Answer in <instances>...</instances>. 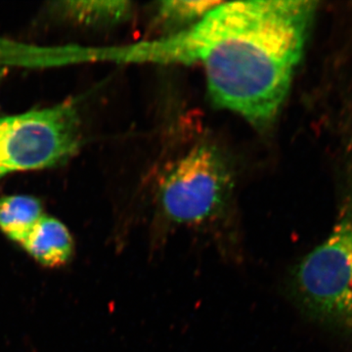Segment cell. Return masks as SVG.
<instances>
[{"mask_svg": "<svg viewBox=\"0 0 352 352\" xmlns=\"http://www.w3.org/2000/svg\"><path fill=\"white\" fill-rule=\"evenodd\" d=\"M232 190V173L219 150L210 144L192 148L160 180L152 249L164 245L173 229L208 230L222 221Z\"/></svg>", "mask_w": 352, "mask_h": 352, "instance_id": "cell-2", "label": "cell"}, {"mask_svg": "<svg viewBox=\"0 0 352 352\" xmlns=\"http://www.w3.org/2000/svg\"><path fill=\"white\" fill-rule=\"evenodd\" d=\"M39 263L56 267L66 263L74 251V242L62 222L43 215L29 237L22 244Z\"/></svg>", "mask_w": 352, "mask_h": 352, "instance_id": "cell-5", "label": "cell"}, {"mask_svg": "<svg viewBox=\"0 0 352 352\" xmlns=\"http://www.w3.org/2000/svg\"><path fill=\"white\" fill-rule=\"evenodd\" d=\"M6 74V67H4L3 65H0V80H2L4 76Z\"/></svg>", "mask_w": 352, "mask_h": 352, "instance_id": "cell-9", "label": "cell"}, {"mask_svg": "<svg viewBox=\"0 0 352 352\" xmlns=\"http://www.w3.org/2000/svg\"><path fill=\"white\" fill-rule=\"evenodd\" d=\"M58 14L78 24L104 25L126 20L131 14L127 1H64L54 4Z\"/></svg>", "mask_w": 352, "mask_h": 352, "instance_id": "cell-7", "label": "cell"}, {"mask_svg": "<svg viewBox=\"0 0 352 352\" xmlns=\"http://www.w3.org/2000/svg\"><path fill=\"white\" fill-rule=\"evenodd\" d=\"M316 2H220L196 24L133 46L140 63L198 64L219 108L270 126L289 94Z\"/></svg>", "mask_w": 352, "mask_h": 352, "instance_id": "cell-1", "label": "cell"}, {"mask_svg": "<svg viewBox=\"0 0 352 352\" xmlns=\"http://www.w3.org/2000/svg\"><path fill=\"white\" fill-rule=\"evenodd\" d=\"M287 289L308 318L352 332V196L327 239L289 270Z\"/></svg>", "mask_w": 352, "mask_h": 352, "instance_id": "cell-3", "label": "cell"}, {"mask_svg": "<svg viewBox=\"0 0 352 352\" xmlns=\"http://www.w3.org/2000/svg\"><path fill=\"white\" fill-rule=\"evenodd\" d=\"M221 1H163L157 7V15L164 24L186 29L205 17ZM183 29V30H184Z\"/></svg>", "mask_w": 352, "mask_h": 352, "instance_id": "cell-8", "label": "cell"}, {"mask_svg": "<svg viewBox=\"0 0 352 352\" xmlns=\"http://www.w3.org/2000/svg\"><path fill=\"white\" fill-rule=\"evenodd\" d=\"M80 144L76 102L0 118V178L55 166L75 154Z\"/></svg>", "mask_w": 352, "mask_h": 352, "instance_id": "cell-4", "label": "cell"}, {"mask_svg": "<svg viewBox=\"0 0 352 352\" xmlns=\"http://www.w3.org/2000/svg\"><path fill=\"white\" fill-rule=\"evenodd\" d=\"M43 217L41 201L34 197L0 198V230L14 242L22 245Z\"/></svg>", "mask_w": 352, "mask_h": 352, "instance_id": "cell-6", "label": "cell"}]
</instances>
